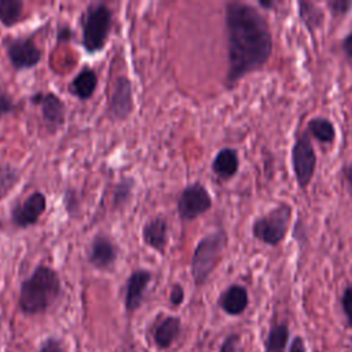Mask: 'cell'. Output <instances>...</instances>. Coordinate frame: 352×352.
<instances>
[{
    "mask_svg": "<svg viewBox=\"0 0 352 352\" xmlns=\"http://www.w3.org/2000/svg\"><path fill=\"white\" fill-rule=\"evenodd\" d=\"M228 69L226 87L264 67L272 55V33L265 16L252 4L228 1L224 7Z\"/></svg>",
    "mask_w": 352,
    "mask_h": 352,
    "instance_id": "obj_1",
    "label": "cell"
},
{
    "mask_svg": "<svg viewBox=\"0 0 352 352\" xmlns=\"http://www.w3.org/2000/svg\"><path fill=\"white\" fill-rule=\"evenodd\" d=\"M62 296L59 274L50 265L40 264L25 278L19 287L18 307L29 316L47 312Z\"/></svg>",
    "mask_w": 352,
    "mask_h": 352,
    "instance_id": "obj_2",
    "label": "cell"
},
{
    "mask_svg": "<svg viewBox=\"0 0 352 352\" xmlns=\"http://www.w3.org/2000/svg\"><path fill=\"white\" fill-rule=\"evenodd\" d=\"M227 242L228 238L224 230L212 231L198 241L190 261L191 278L197 287H201L208 282L223 257Z\"/></svg>",
    "mask_w": 352,
    "mask_h": 352,
    "instance_id": "obj_3",
    "label": "cell"
},
{
    "mask_svg": "<svg viewBox=\"0 0 352 352\" xmlns=\"http://www.w3.org/2000/svg\"><path fill=\"white\" fill-rule=\"evenodd\" d=\"M81 47L88 54L100 52L109 40L113 28V11L100 1L91 3L81 14Z\"/></svg>",
    "mask_w": 352,
    "mask_h": 352,
    "instance_id": "obj_4",
    "label": "cell"
},
{
    "mask_svg": "<svg viewBox=\"0 0 352 352\" xmlns=\"http://www.w3.org/2000/svg\"><path fill=\"white\" fill-rule=\"evenodd\" d=\"M292 220V206L287 204H279L270 212L256 217L252 224V235L270 246L279 245L289 230Z\"/></svg>",
    "mask_w": 352,
    "mask_h": 352,
    "instance_id": "obj_5",
    "label": "cell"
},
{
    "mask_svg": "<svg viewBox=\"0 0 352 352\" xmlns=\"http://www.w3.org/2000/svg\"><path fill=\"white\" fill-rule=\"evenodd\" d=\"M292 168L297 184L304 190L311 183L316 169V153L308 132L296 135L292 147Z\"/></svg>",
    "mask_w": 352,
    "mask_h": 352,
    "instance_id": "obj_6",
    "label": "cell"
},
{
    "mask_svg": "<svg viewBox=\"0 0 352 352\" xmlns=\"http://www.w3.org/2000/svg\"><path fill=\"white\" fill-rule=\"evenodd\" d=\"M212 197L205 184L194 182L187 184L177 198V214L183 221H192L212 208Z\"/></svg>",
    "mask_w": 352,
    "mask_h": 352,
    "instance_id": "obj_7",
    "label": "cell"
},
{
    "mask_svg": "<svg viewBox=\"0 0 352 352\" xmlns=\"http://www.w3.org/2000/svg\"><path fill=\"white\" fill-rule=\"evenodd\" d=\"M4 48L11 66L16 72L36 67L43 56L32 37L7 38L4 40Z\"/></svg>",
    "mask_w": 352,
    "mask_h": 352,
    "instance_id": "obj_8",
    "label": "cell"
},
{
    "mask_svg": "<svg viewBox=\"0 0 352 352\" xmlns=\"http://www.w3.org/2000/svg\"><path fill=\"white\" fill-rule=\"evenodd\" d=\"M30 102L40 106L41 118L48 133H56L66 121V106L63 100L54 92H36L30 98Z\"/></svg>",
    "mask_w": 352,
    "mask_h": 352,
    "instance_id": "obj_9",
    "label": "cell"
},
{
    "mask_svg": "<svg viewBox=\"0 0 352 352\" xmlns=\"http://www.w3.org/2000/svg\"><path fill=\"white\" fill-rule=\"evenodd\" d=\"M135 109L132 82L126 76H118L114 80L111 94L107 102V116L111 121H125Z\"/></svg>",
    "mask_w": 352,
    "mask_h": 352,
    "instance_id": "obj_10",
    "label": "cell"
},
{
    "mask_svg": "<svg viewBox=\"0 0 352 352\" xmlns=\"http://www.w3.org/2000/svg\"><path fill=\"white\" fill-rule=\"evenodd\" d=\"M47 209V198L41 191H33L22 202L12 206L10 221L19 230L29 228L38 223Z\"/></svg>",
    "mask_w": 352,
    "mask_h": 352,
    "instance_id": "obj_11",
    "label": "cell"
},
{
    "mask_svg": "<svg viewBox=\"0 0 352 352\" xmlns=\"http://www.w3.org/2000/svg\"><path fill=\"white\" fill-rule=\"evenodd\" d=\"M117 257V246L107 235L99 232L91 239L87 258L92 267L100 271H107L116 264Z\"/></svg>",
    "mask_w": 352,
    "mask_h": 352,
    "instance_id": "obj_12",
    "label": "cell"
},
{
    "mask_svg": "<svg viewBox=\"0 0 352 352\" xmlns=\"http://www.w3.org/2000/svg\"><path fill=\"white\" fill-rule=\"evenodd\" d=\"M153 274L146 268H136L131 272L125 282V294H124V307L125 311L132 314L138 311L143 301L148 283L151 282Z\"/></svg>",
    "mask_w": 352,
    "mask_h": 352,
    "instance_id": "obj_13",
    "label": "cell"
},
{
    "mask_svg": "<svg viewBox=\"0 0 352 352\" xmlns=\"http://www.w3.org/2000/svg\"><path fill=\"white\" fill-rule=\"evenodd\" d=\"M142 239L146 246L164 256L168 246V221L164 216L147 220L142 228Z\"/></svg>",
    "mask_w": 352,
    "mask_h": 352,
    "instance_id": "obj_14",
    "label": "cell"
},
{
    "mask_svg": "<svg viewBox=\"0 0 352 352\" xmlns=\"http://www.w3.org/2000/svg\"><path fill=\"white\" fill-rule=\"evenodd\" d=\"M217 305L223 312L230 316L242 315L249 305V294L246 287L238 283L230 285L220 293L217 298Z\"/></svg>",
    "mask_w": 352,
    "mask_h": 352,
    "instance_id": "obj_15",
    "label": "cell"
},
{
    "mask_svg": "<svg viewBox=\"0 0 352 352\" xmlns=\"http://www.w3.org/2000/svg\"><path fill=\"white\" fill-rule=\"evenodd\" d=\"M182 320L179 316H165L154 327L153 338L160 349H169L179 338Z\"/></svg>",
    "mask_w": 352,
    "mask_h": 352,
    "instance_id": "obj_16",
    "label": "cell"
},
{
    "mask_svg": "<svg viewBox=\"0 0 352 352\" xmlns=\"http://www.w3.org/2000/svg\"><path fill=\"white\" fill-rule=\"evenodd\" d=\"M98 74L92 67H82L70 81L67 91L78 100H88L96 91Z\"/></svg>",
    "mask_w": 352,
    "mask_h": 352,
    "instance_id": "obj_17",
    "label": "cell"
},
{
    "mask_svg": "<svg viewBox=\"0 0 352 352\" xmlns=\"http://www.w3.org/2000/svg\"><path fill=\"white\" fill-rule=\"evenodd\" d=\"M239 169L238 151L232 147H224L217 151L212 161L213 173L221 180L232 179Z\"/></svg>",
    "mask_w": 352,
    "mask_h": 352,
    "instance_id": "obj_18",
    "label": "cell"
},
{
    "mask_svg": "<svg viewBox=\"0 0 352 352\" xmlns=\"http://www.w3.org/2000/svg\"><path fill=\"white\" fill-rule=\"evenodd\" d=\"M297 7H298V16L301 22L304 23L305 29L314 36L315 32L323 26V22H324L323 10L312 1H302V0L297 3Z\"/></svg>",
    "mask_w": 352,
    "mask_h": 352,
    "instance_id": "obj_19",
    "label": "cell"
},
{
    "mask_svg": "<svg viewBox=\"0 0 352 352\" xmlns=\"http://www.w3.org/2000/svg\"><path fill=\"white\" fill-rule=\"evenodd\" d=\"M289 337L290 330L286 322L272 323L264 342V352H285L289 344Z\"/></svg>",
    "mask_w": 352,
    "mask_h": 352,
    "instance_id": "obj_20",
    "label": "cell"
},
{
    "mask_svg": "<svg viewBox=\"0 0 352 352\" xmlns=\"http://www.w3.org/2000/svg\"><path fill=\"white\" fill-rule=\"evenodd\" d=\"M307 132L320 143H333L336 140V126L326 117H312L308 121Z\"/></svg>",
    "mask_w": 352,
    "mask_h": 352,
    "instance_id": "obj_21",
    "label": "cell"
},
{
    "mask_svg": "<svg viewBox=\"0 0 352 352\" xmlns=\"http://www.w3.org/2000/svg\"><path fill=\"white\" fill-rule=\"evenodd\" d=\"M23 7L22 0H0V23L4 28H12L19 23Z\"/></svg>",
    "mask_w": 352,
    "mask_h": 352,
    "instance_id": "obj_22",
    "label": "cell"
},
{
    "mask_svg": "<svg viewBox=\"0 0 352 352\" xmlns=\"http://www.w3.org/2000/svg\"><path fill=\"white\" fill-rule=\"evenodd\" d=\"M133 187H135V179L133 177H122L120 179L113 191V206L116 209L124 208L133 195Z\"/></svg>",
    "mask_w": 352,
    "mask_h": 352,
    "instance_id": "obj_23",
    "label": "cell"
},
{
    "mask_svg": "<svg viewBox=\"0 0 352 352\" xmlns=\"http://www.w3.org/2000/svg\"><path fill=\"white\" fill-rule=\"evenodd\" d=\"M19 179H21V175L18 169H15L14 166H10V165L0 166V201L14 190Z\"/></svg>",
    "mask_w": 352,
    "mask_h": 352,
    "instance_id": "obj_24",
    "label": "cell"
},
{
    "mask_svg": "<svg viewBox=\"0 0 352 352\" xmlns=\"http://www.w3.org/2000/svg\"><path fill=\"white\" fill-rule=\"evenodd\" d=\"M63 208L69 217L76 219L81 214V197L78 191L73 187H69L63 192Z\"/></svg>",
    "mask_w": 352,
    "mask_h": 352,
    "instance_id": "obj_25",
    "label": "cell"
},
{
    "mask_svg": "<svg viewBox=\"0 0 352 352\" xmlns=\"http://www.w3.org/2000/svg\"><path fill=\"white\" fill-rule=\"evenodd\" d=\"M326 6L329 7L333 18H342L351 11L352 1L351 0H330L326 3Z\"/></svg>",
    "mask_w": 352,
    "mask_h": 352,
    "instance_id": "obj_26",
    "label": "cell"
},
{
    "mask_svg": "<svg viewBox=\"0 0 352 352\" xmlns=\"http://www.w3.org/2000/svg\"><path fill=\"white\" fill-rule=\"evenodd\" d=\"M341 308L345 315L348 327L352 329V285L346 286L341 296Z\"/></svg>",
    "mask_w": 352,
    "mask_h": 352,
    "instance_id": "obj_27",
    "label": "cell"
},
{
    "mask_svg": "<svg viewBox=\"0 0 352 352\" xmlns=\"http://www.w3.org/2000/svg\"><path fill=\"white\" fill-rule=\"evenodd\" d=\"M16 110V104L12 96L0 87V118L12 114Z\"/></svg>",
    "mask_w": 352,
    "mask_h": 352,
    "instance_id": "obj_28",
    "label": "cell"
},
{
    "mask_svg": "<svg viewBox=\"0 0 352 352\" xmlns=\"http://www.w3.org/2000/svg\"><path fill=\"white\" fill-rule=\"evenodd\" d=\"M184 297H186V293H184V287L180 285V283H173L172 287H170V292H169V302L172 307L177 308L180 307L183 302H184Z\"/></svg>",
    "mask_w": 352,
    "mask_h": 352,
    "instance_id": "obj_29",
    "label": "cell"
},
{
    "mask_svg": "<svg viewBox=\"0 0 352 352\" xmlns=\"http://www.w3.org/2000/svg\"><path fill=\"white\" fill-rule=\"evenodd\" d=\"M239 342H241V336L238 333L228 334L221 342L219 352H238Z\"/></svg>",
    "mask_w": 352,
    "mask_h": 352,
    "instance_id": "obj_30",
    "label": "cell"
},
{
    "mask_svg": "<svg viewBox=\"0 0 352 352\" xmlns=\"http://www.w3.org/2000/svg\"><path fill=\"white\" fill-rule=\"evenodd\" d=\"M38 352H65V349L60 340L55 337H48L40 344Z\"/></svg>",
    "mask_w": 352,
    "mask_h": 352,
    "instance_id": "obj_31",
    "label": "cell"
},
{
    "mask_svg": "<svg viewBox=\"0 0 352 352\" xmlns=\"http://www.w3.org/2000/svg\"><path fill=\"white\" fill-rule=\"evenodd\" d=\"M341 173H342V177H344V180H345V183H346V186H348L349 192L352 194V162H346V164L342 166Z\"/></svg>",
    "mask_w": 352,
    "mask_h": 352,
    "instance_id": "obj_32",
    "label": "cell"
},
{
    "mask_svg": "<svg viewBox=\"0 0 352 352\" xmlns=\"http://www.w3.org/2000/svg\"><path fill=\"white\" fill-rule=\"evenodd\" d=\"M289 352H307V348H305V342L302 340V337L297 336L293 338L290 346H289Z\"/></svg>",
    "mask_w": 352,
    "mask_h": 352,
    "instance_id": "obj_33",
    "label": "cell"
},
{
    "mask_svg": "<svg viewBox=\"0 0 352 352\" xmlns=\"http://www.w3.org/2000/svg\"><path fill=\"white\" fill-rule=\"evenodd\" d=\"M341 48L345 52V55L352 59V30L342 38Z\"/></svg>",
    "mask_w": 352,
    "mask_h": 352,
    "instance_id": "obj_34",
    "label": "cell"
},
{
    "mask_svg": "<svg viewBox=\"0 0 352 352\" xmlns=\"http://www.w3.org/2000/svg\"><path fill=\"white\" fill-rule=\"evenodd\" d=\"M72 33H73V32H72L67 26H60V28H59V32H58V34H56V40L60 41V43H62V41H67V40L72 38V36H73Z\"/></svg>",
    "mask_w": 352,
    "mask_h": 352,
    "instance_id": "obj_35",
    "label": "cell"
},
{
    "mask_svg": "<svg viewBox=\"0 0 352 352\" xmlns=\"http://www.w3.org/2000/svg\"><path fill=\"white\" fill-rule=\"evenodd\" d=\"M274 1H265V0H261V1H258V6L260 7H263V8H272L274 7Z\"/></svg>",
    "mask_w": 352,
    "mask_h": 352,
    "instance_id": "obj_36",
    "label": "cell"
}]
</instances>
